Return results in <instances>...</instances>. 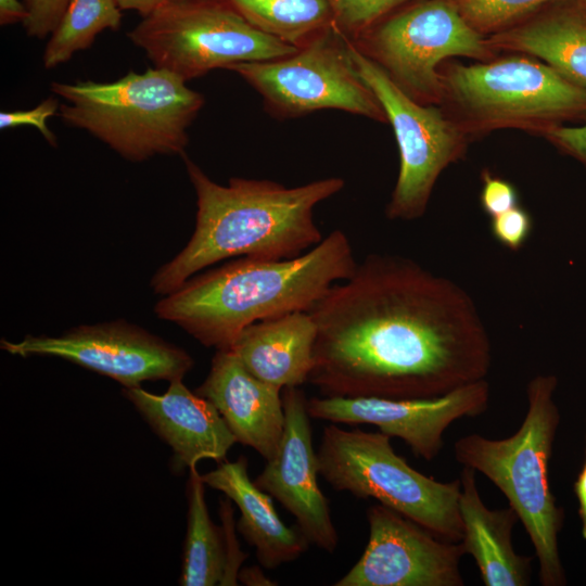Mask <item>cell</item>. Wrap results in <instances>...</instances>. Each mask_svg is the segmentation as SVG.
Masks as SVG:
<instances>
[{
    "instance_id": "obj_1",
    "label": "cell",
    "mask_w": 586,
    "mask_h": 586,
    "mask_svg": "<svg viewBox=\"0 0 586 586\" xmlns=\"http://www.w3.org/2000/svg\"><path fill=\"white\" fill-rule=\"evenodd\" d=\"M308 313L317 335L307 382L322 396L432 398L491 367L468 294L408 258L368 255Z\"/></svg>"
},
{
    "instance_id": "obj_2",
    "label": "cell",
    "mask_w": 586,
    "mask_h": 586,
    "mask_svg": "<svg viewBox=\"0 0 586 586\" xmlns=\"http://www.w3.org/2000/svg\"><path fill=\"white\" fill-rule=\"evenodd\" d=\"M196 195L195 227L187 245L153 275L154 294L168 295L188 279L228 258H295L323 237L314 209L345 186L328 177L285 187L268 179L232 177L226 186L212 180L181 155Z\"/></svg>"
},
{
    "instance_id": "obj_3",
    "label": "cell",
    "mask_w": 586,
    "mask_h": 586,
    "mask_svg": "<svg viewBox=\"0 0 586 586\" xmlns=\"http://www.w3.org/2000/svg\"><path fill=\"white\" fill-rule=\"evenodd\" d=\"M352 243L342 230L290 259L251 257L194 275L154 306L206 347L230 349L249 326L295 311H308L357 266Z\"/></svg>"
},
{
    "instance_id": "obj_4",
    "label": "cell",
    "mask_w": 586,
    "mask_h": 586,
    "mask_svg": "<svg viewBox=\"0 0 586 586\" xmlns=\"http://www.w3.org/2000/svg\"><path fill=\"white\" fill-rule=\"evenodd\" d=\"M557 379L536 375L526 387L527 410L518 431L502 440L480 434L460 437L455 458L481 472L506 496L522 522L538 561L543 586L565 584L558 550L563 511L550 491L548 466L560 421L553 402Z\"/></svg>"
},
{
    "instance_id": "obj_5",
    "label": "cell",
    "mask_w": 586,
    "mask_h": 586,
    "mask_svg": "<svg viewBox=\"0 0 586 586\" xmlns=\"http://www.w3.org/2000/svg\"><path fill=\"white\" fill-rule=\"evenodd\" d=\"M187 81L163 68L130 72L118 80L53 81L65 100L62 120L107 144L124 158L143 162L155 155H183L188 128L205 103Z\"/></svg>"
},
{
    "instance_id": "obj_6",
    "label": "cell",
    "mask_w": 586,
    "mask_h": 586,
    "mask_svg": "<svg viewBox=\"0 0 586 586\" xmlns=\"http://www.w3.org/2000/svg\"><path fill=\"white\" fill-rule=\"evenodd\" d=\"M382 432L323 429L317 451L318 471L330 486L358 498H374L441 539L459 543L460 480L443 483L426 476L398 456Z\"/></svg>"
},
{
    "instance_id": "obj_7",
    "label": "cell",
    "mask_w": 586,
    "mask_h": 586,
    "mask_svg": "<svg viewBox=\"0 0 586 586\" xmlns=\"http://www.w3.org/2000/svg\"><path fill=\"white\" fill-rule=\"evenodd\" d=\"M154 64L188 81L215 68L270 61L298 48L271 37L225 0L167 1L128 33Z\"/></svg>"
},
{
    "instance_id": "obj_8",
    "label": "cell",
    "mask_w": 586,
    "mask_h": 586,
    "mask_svg": "<svg viewBox=\"0 0 586 586\" xmlns=\"http://www.w3.org/2000/svg\"><path fill=\"white\" fill-rule=\"evenodd\" d=\"M442 79L444 95L477 129L538 128L546 133L564 120L586 117V89L530 59L456 65Z\"/></svg>"
},
{
    "instance_id": "obj_9",
    "label": "cell",
    "mask_w": 586,
    "mask_h": 586,
    "mask_svg": "<svg viewBox=\"0 0 586 586\" xmlns=\"http://www.w3.org/2000/svg\"><path fill=\"white\" fill-rule=\"evenodd\" d=\"M226 69L250 84L278 116L297 117L332 109L375 120L386 119L353 63L346 36L334 26L290 55L235 63Z\"/></svg>"
},
{
    "instance_id": "obj_10",
    "label": "cell",
    "mask_w": 586,
    "mask_h": 586,
    "mask_svg": "<svg viewBox=\"0 0 586 586\" xmlns=\"http://www.w3.org/2000/svg\"><path fill=\"white\" fill-rule=\"evenodd\" d=\"M346 44L358 74L392 125L398 145L399 171L386 216L417 219L424 214L438 176L460 156L462 133L437 107L406 93L347 36Z\"/></svg>"
},
{
    "instance_id": "obj_11",
    "label": "cell",
    "mask_w": 586,
    "mask_h": 586,
    "mask_svg": "<svg viewBox=\"0 0 586 586\" xmlns=\"http://www.w3.org/2000/svg\"><path fill=\"white\" fill-rule=\"evenodd\" d=\"M353 41L406 93L424 104L444 97L437 71L443 60L459 55L482 60L492 50L453 0L421 1L365 33L362 42Z\"/></svg>"
},
{
    "instance_id": "obj_12",
    "label": "cell",
    "mask_w": 586,
    "mask_h": 586,
    "mask_svg": "<svg viewBox=\"0 0 586 586\" xmlns=\"http://www.w3.org/2000/svg\"><path fill=\"white\" fill-rule=\"evenodd\" d=\"M0 347L21 357L53 356L112 378L124 387L144 381L182 380L193 367L192 357L145 329L125 320L75 327L61 335L2 339Z\"/></svg>"
},
{
    "instance_id": "obj_13",
    "label": "cell",
    "mask_w": 586,
    "mask_h": 586,
    "mask_svg": "<svg viewBox=\"0 0 586 586\" xmlns=\"http://www.w3.org/2000/svg\"><path fill=\"white\" fill-rule=\"evenodd\" d=\"M364 553L335 586H462L459 543L444 540L381 504L367 511Z\"/></svg>"
},
{
    "instance_id": "obj_14",
    "label": "cell",
    "mask_w": 586,
    "mask_h": 586,
    "mask_svg": "<svg viewBox=\"0 0 586 586\" xmlns=\"http://www.w3.org/2000/svg\"><path fill=\"white\" fill-rule=\"evenodd\" d=\"M489 402L485 379L464 384L432 398L311 397L310 418L345 424H372L390 437L403 440L411 451L426 460L437 457L444 433L461 418L484 413Z\"/></svg>"
},
{
    "instance_id": "obj_15",
    "label": "cell",
    "mask_w": 586,
    "mask_h": 586,
    "mask_svg": "<svg viewBox=\"0 0 586 586\" xmlns=\"http://www.w3.org/2000/svg\"><path fill=\"white\" fill-rule=\"evenodd\" d=\"M282 404L284 428L280 444L254 483L295 518L308 543L332 553L339 545V535L329 500L318 484L307 398L300 386L285 387Z\"/></svg>"
},
{
    "instance_id": "obj_16",
    "label": "cell",
    "mask_w": 586,
    "mask_h": 586,
    "mask_svg": "<svg viewBox=\"0 0 586 586\" xmlns=\"http://www.w3.org/2000/svg\"><path fill=\"white\" fill-rule=\"evenodd\" d=\"M281 391L254 377L232 349H220L195 393L216 407L237 442L267 461L276 455L283 433Z\"/></svg>"
},
{
    "instance_id": "obj_17",
    "label": "cell",
    "mask_w": 586,
    "mask_h": 586,
    "mask_svg": "<svg viewBox=\"0 0 586 586\" xmlns=\"http://www.w3.org/2000/svg\"><path fill=\"white\" fill-rule=\"evenodd\" d=\"M123 394L173 449L180 468H196L203 459L225 461L228 450L237 443L216 407L191 392L182 380L171 381L162 395L140 386L124 387Z\"/></svg>"
},
{
    "instance_id": "obj_18",
    "label": "cell",
    "mask_w": 586,
    "mask_h": 586,
    "mask_svg": "<svg viewBox=\"0 0 586 586\" xmlns=\"http://www.w3.org/2000/svg\"><path fill=\"white\" fill-rule=\"evenodd\" d=\"M459 510L463 525L460 544L470 555L486 586H526L531 584L532 558L518 555L512 531L519 517L509 506L487 508L477 489L475 470L463 467L460 474Z\"/></svg>"
},
{
    "instance_id": "obj_19",
    "label": "cell",
    "mask_w": 586,
    "mask_h": 586,
    "mask_svg": "<svg viewBox=\"0 0 586 586\" xmlns=\"http://www.w3.org/2000/svg\"><path fill=\"white\" fill-rule=\"evenodd\" d=\"M205 485L219 491L240 510L237 530L255 549L259 564L275 569L300 558L308 540L279 518L269 494L262 491L247 473V460L221 461L202 475Z\"/></svg>"
},
{
    "instance_id": "obj_20",
    "label": "cell",
    "mask_w": 586,
    "mask_h": 586,
    "mask_svg": "<svg viewBox=\"0 0 586 586\" xmlns=\"http://www.w3.org/2000/svg\"><path fill=\"white\" fill-rule=\"evenodd\" d=\"M316 335L310 314L295 311L246 327L230 349L254 377L283 390L308 381Z\"/></svg>"
},
{
    "instance_id": "obj_21",
    "label": "cell",
    "mask_w": 586,
    "mask_h": 586,
    "mask_svg": "<svg viewBox=\"0 0 586 586\" xmlns=\"http://www.w3.org/2000/svg\"><path fill=\"white\" fill-rule=\"evenodd\" d=\"M487 41L492 49L538 56L570 82L586 89V5L579 0L561 3Z\"/></svg>"
},
{
    "instance_id": "obj_22",
    "label": "cell",
    "mask_w": 586,
    "mask_h": 586,
    "mask_svg": "<svg viewBox=\"0 0 586 586\" xmlns=\"http://www.w3.org/2000/svg\"><path fill=\"white\" fill-rule=\"evenodd\" d=\"M204 487L196 468L190 469L187 534L179 578L182 586L220 585L226 570L222 528L209 518Z\"/></svg>"
},
{
    "instance_id": "obj_23",
    "label": "cell",
    "mask_w": 586,
    "mask_h": 586,
    "mask_svg": "<svg viewBox=\"0 0 586 586\" xmlns=\"http://www.w3.org/2000/svg\"><path fill=\"white\" fill-rule=\"evenodd\" d=\"M250 24L300 48L335 25L330 0H225Z\"/></svg>"
},
{
    "instance_id": "obj_24",
    "label": "cell",
    "mask_w": 586,
    "mask_h": 586,
    "mask_svg": "<svg viewBox=\"0 0 586 586\" xmlns=\"http://www.w3.org/2000/svg\"><path fill=\"white\" fill-rule=\"evenodd\" d=\"M120 22L115 0H69L46 46L44 67L67 62L77 51L89 48L104 29H119Z\"/></svg>"
},
{
    "instance_id": "obj_25",
    "label": "cell",
    "mask_w": 586,
    "mask_h": 586,
    "mask_svg": "<svg viewBox=\"0 0 586 586\" xmlns=\"http://www.w3.org/2000/svg\"><path fill=\"white\" fill-rule=\"evenodd\" d=\"M463 18L480 34L499 33L542 5L558 0H453Z\"/></svg>"
},
{
    "instance_id": "obj_26",
    "label": "cell",
    "mask_w": 586,
    "mask_h": 586,
    "mask_svg": "<svg viewBox=\"0 0 586 586\" xmlns=\"http://www.w3.org/2000/svg\"><path fill=\"white\" fill-rule=\"evenodd\" d=\"M335 24L344 35L358 38L379 18L410 0H330Z\"/></svg>"
},
{
    "instance_id": "obj_27",
    "label": "cell",
    "mask_w": 586,
    "mask_h": 586,
    "mask_svg": "<svg viewBox=\"0 0 586 586\" xmlns=\"http://www.w3.org/2000/svg\"><path fill=\"white\" fill-rule=\"evenodd\" d=\"M532 226L530 214L518 205L492 217L491 231L500 244L509 250L518 251L527 241Z\"/></svg>"
},
{
    "instance_id": "obj_28",
    "label": "cell",
    "mask_w": 586,
    "mask_h": 586,
    "mask_svg": "<svg viewBox=\"0 0 586 586\" xmlns=\"http://www.w3.org/2000/svg\"><path fill=\"white\" fill-rule=\"evenodd\" d=\"M59 101L55 98L50 97L28 111L1 112L0 128L7 129L18 126H33L40 131L50 144L55 145L56 137L50 130L47 122L59 111Z\"/></svg>"
},
{
    "instance_id": "obj_29",
    "label": "cell",
    "mask_w": 586,
    "mask_h": 586,
    "mask_svg": "<svg viewBox=\"0 0 586 586\" xmlns=\"http://www.w3.org/2000/svg\"><path fill=\"white\" fill-rule=\"evenodd\" d=\"M69 0H24L28 16L23 23L26 33L43 39L59 24Z\"/></svg>"
},
{
    "instance_id": "obj_30",
    "label": "cell",
    "mask_w": 586,
    "mask_h": 586,
    "mask_svg": "<svg viewBox=\"0 0 586 586\" xmlns=\"http://www.w3.org/2000/svg\"><path fill=\"white\" fill-rule=\"evenodd\" d=\"M480 200L483 211L491 217L518 206L515 188L509 181L494 177L489 173L483 175Z\"/></svg>"
},
{
    "instance_id": "obj_31",
    "label": "cell",
    "mask_w": 586,
    "mask_h": 586,
    "mask_svg": "<svg viewBox=\"0 0 586 586\" xmlns=\"http://www.w3.org/2000/svg\"><path fill=\"white\" fill-rule=\"evenodd\" d=\"M231 501V500H230ZM229 500L220 501V518L226 550V570L220 585H237L238 574L247 555L239 546L234 534L233 510Z\"/></svg>"
},
{
    "instance_id": "obj_32",
    "label": "cell",
    "mask_w": 586,
    "mask_h": 586,
    "mask_svg": "<svg viewBox=\"0 0 586 586\" xmlns=\"http://www.w3.org/2000/svg\"><path fill=\"white\" fill-rule=\"evenodd\" d=\"M564 153L586 166V119L577 127L556 126L545 133Z\"/></svg>"
},
{
    "instance_id": "obj_33",
    "label": "cell",
    "mask_w": 586,
    "mask_h": 586,
    "mask_svg": "<svg viewBox=\"0 0 586 586\" xmlns=\"http://www.w3.org/2000/svg\"><path fill=\"white\" fill-rule=\"evenodd\" d=\"M28 16L25 3L18 0H0V24L24 23Z\"/></svg>"
},
{
    "instance_id": "obj_34",
    "label": "cell",
    "mask_w": 586,
    "mask_h": 586,
    "mask_svg": "<svg viewBox=\"0 0 586 586\" xmlns=\"http://www.w3.org/2000/svg\"><path fill=\"white\" fill-rule=\"evenodd\" d=\"M262 565H252L239 571L238 581L250 586H273L276 582L271 581L262 570Z\"/></svg>"
},
{
    "instance_id": "obj_35",
    "label": "cell",
    "mask_w": 586,
    "mask_h": 586,
    "mask_svg": "<svg viewBox=\"0 0 586 586\" xmlns=\"http://www.w3.org/2000/svg\"><path fill=\"white\" fill-rule=\"evenodd\" d=\"M574 492L578 500V514L582 521V535L586 539V461L574 483Z\"/></svg>"
},
{
    "instance_id": "obj_36",
    "label": "cell",
    "mask_w": 586,
    "mask_h": 586,
    "mask_svg": "<svg viewBox=\"0 0 586 586\" xmlns=\"http://www.w3.org/2000/svg\"><path fill=\"white\" fill-rule=\"evenodd\" d=\"M115 2L119 9L136 10L144 17L165 4L167 0H115Z\"/></svg>"
},
{
    "instance_id": "obj_37",
    "label": "cell",
    "mask_w": 586,
    "mask_h": 586,
    "mask_svg": "<svg viewBox=\"0 0 586 586\" xmlns=\"http://www.w3.org/2000/svg\"><path fill=\"white\" fill-rule=\"evenodd\" d=\"M579 1L583 2L586 5V0H579Z\"/></svg>"
},
{
    "instance_id": "obj_38",
    "label": "cell",
    "mask_w": 586,
    "mask_h": 586,
    "mask_svg": "<svg viewBox=\"0 0 586 586\" xmlns=\"http://www.w3.org/2000/svg\"><path fill=\"white\" fill-rule=\"evenodd\" d=\"M167 1H176V0H167Z\"/></svg>"
}]
</instances>
